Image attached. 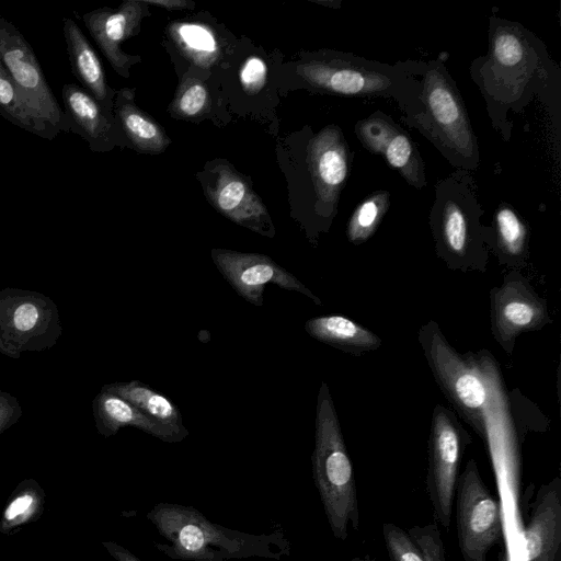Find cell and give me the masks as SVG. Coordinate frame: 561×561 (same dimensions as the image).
<instances>
[{"instance_id": "1", "label": "cell", "mask_w": 561, "mask_h": 561, "mask_svg": "<svg viewBox=\"0 0 561 561\" xmlns=\"http://www.w3.org/2000/svg\"><path fill=\"white\" fill-rule=\"evenodd\" d=\"M470 76L504 141L512 138L510 115L523 113L535 100L559 122L561 70L545 43L523 24L491 15L488 51L472 60Z\"/></svg>"}, {"instance_id": "2", "label": "cell", "mask_w": 561, "mask_h": 561, "mask_svg": "<svg viewBox=\"0 0 561 561\" xmlns=\"http://www.w3.org/2000/svg\"><path fill=\"white\" fill-rule=\"evenodd\" d=\"M146 517L167 540L154 542V548L173 560H280L289 556V540L280 526L271 534H248L211 523L193 506L174 503H158Z\"/></svg>"}, {"instance_id": "3", "label": "cell", "mask_w": 561, "mask_h": 561, "mask_svg": "<svg viewBox=\"0 0 561 561\" xmlns=\"http://www.w3.org/2000/svg\"><path fill=\"white\" fill-rule=\"evenodd\" d=\"M420 82L414 113L402 122L425 137L456 170L480 165L478 139L456 81L440 59L407 60Z\"/></svg>"}, {"instance_id": "4", "label": "cell", "mask_w": 561, "mask_h": 561, "mask_svg": "<svg viewBox=\"0 0 561 561\" xmlns=\"http://www.w3.org/2000/svg\"><path fill=\"white\" fill-rule=\"evenodd\" d=\"M296 73L310 88L329 94L390 99L401 115L414 113L417 106L420 82L407 60L390 65L352 53L320 50L297 64Z\"/></svg>"}, {"instance_id": "5", "label": "cell", "mask_w": 561, "mask_h": 561, "mask_svg": "<svg viewBox=\"0 0 561 561\" xmlns=\"http://www.w3.org/2000/svg\"><path fill=\"white\" fill-rule=\"evenodd\" d=\"M428 222L437 255L451 268L482 270L491 249V228L470 171L456 170L435 184Z\"/></svg>"}, {"instance_id": "6", "label": "cell", "mask_w": 561, "mask_h": 561, "mask_svg": "<svg viewBox=\"0 0 561 561\" xmlns=\"http://www.w3.org/2000/svg\"><path fill=\"white\" fill-rule=\"evenodd\" d=\"M312 476L335 538L345 540L348 526L359 528L357 492L341 425L325 382L318 392Z\"/></svg>"}, {"instance_id": "7", "label": "cell", "mask_w": 561, "mask_h": 561, "mask_svg": "<svg viewBox=\"0 0 561 561\" xmlns=\"http://www.w3.org/2000/svg\"><path fill=\"white\" fill-rule=\"evenodd\" d=\"M428 366L458 414L483 437L488 389L473 362L466 359L446 341L437 324L430 321L420 331Z\"/></svg>"}, {"instance_id": "8", "label": "cell", "mask_w": 561, "mask_h": 561, "mask_svg": "<svg viewBox=\"0 0 561 561\" xmlns=\"http://www.w3.org/2000/svg\"><path fill=\"white\" fill-rule=\"evenodd\" d=\"M0 62L15 83L39 137L53 140L68 133L65 113L50 90L31 45L21 32L0 16Z\"/></svg>"}, {"instance_id": "9", "label": "cell", "mask_w": 561, "mask_h": 561, "mask_svg": "<svg viewBox=\"0 0 561 561\" xmlns=\"http://www.w3.org/2000/svg\"><path fill=\"white\" fill-rule=\"evenodd\" d=\"M456 527L463 561H486L503 533L501 505L482 480L477 462L469 459L457 478Z\"/></svg>"}, {"instance_id": "10", "label": "cell", "mask_w": 561, "mask_h": 561, "mask_svg": "<svg viewBox=\"0 0 561 561\" xmlns=\"http://www.w3.org/2000/svg\"><path fill=\"white\" fill-rule=\"evenodd\" d=\"M353 162L343 130L334 124L312 135L306 146V165L312 192V213L322 227L332 224Z\"/></svg>"}, {"instance_id": "11", "label": "cell", "mask_w": 561, "mask_h": 561, "mask_svg": "<svg viewBox=\"0 0 561 561\" xmlns=\"http://www.w3.org/2000/svg\"><path fill=\"white\" fill-rule=\"evenodd\" d=\"M470 442L455 414L436 405L428 439L427 492L436 522L449 528L462 450Z\"/></svg>"}, {"instance_id": "12", "label": "cell", "mask_w": 561, "mask_h": 561, "mask_svg": "<svg viewBox=\"0 0 561 561\" xmlns=\"http://www.w3.org/2000/svg\"><path fill=\"white\" fill-rule=\"evenodd\" d=\"M209 203L231 221L264 237L275 228L262 199L242 174L226 161H213L199 173Z\"/></svg>"}, {"instance_id": "13", "label": "cell", "mask_w": 561, "mask_h": 561, "mask_svg": "<svg viewBox=\"0 0 561 561\" xmlns=\"http://www.w3.org/2000/svg\"><path fill=\"white\" fill-rule=\"evenodd\" d=\"M211 260L236 293L256 307L263 306V293L268 284L302 294L317 305L322 304L295 275L267 255L213 249Z\"/></svg>"}, {"instance_id": "14", "label": "cell", "mask_w": 561, "mask_h": 561, "mask_svg": "<svg viewBox=\"0 0 561 561\" xmlns=\"http://www.w3.org/2000/svg\"><path fill=\"white\" fill-rule=\"evenodd\" d=\"M56 322V309L45 297L20 290L0 293V350L7 354L43 346L44 336L51 341Z\"/></svg>"}, {"instance_id": "15", "label": "cell", "mask_w": 561, "mask_h": 561, "mask_svg": "<svg viewBox=\"0 0 561 561\" xmlns=\"http://www.w3.org/2000/svg\"><path fill=\"white\" fill-rule=\"evenodd\" d=\"M363 147L380 156L387 164L416 190L426 185L422 156L410 135L390 115L375 111L355 124Z\"/></svg>"}, {"instance_id": "16", "label": "cell", "mask_w": 561, "mask_h": 561, "mask_svg": "<svg viewBox=\"0 0 561 561\" xmlns=\"http://www.w3.org/2000/svg\"><path fill=\"white\" fill-rule=\"evenodd\" d=\"M492 332L496 341L512 352L524 332L540 330L550 322L547 305L519 275L506 277L492 295Z\"/></svg>"}, {"instance_id": "17", "label": "cell", "mask_w": 561, "mask_h": 561, "mask_svg": "<svg viewBox=\"0 0 561 561\" xmlns=\"http://www.w3.org/2000/svg\"><path fill=\"white\" fill-rule=\"evenodd\" d=\"M142 0H126L117 9L100 8L82 18L90 35L113 69L123 77L138 58L125 54L121 45L134 35L146 10Z\"/></svg>"}, {"instance_id": "18", "label": "cell", "mask_w": 561, "mask_h": 561, "mask_svg": "<svg viewBox=\"0 0 561 561\" xmlns=\"http://www.w3.org/2000/svg\"><path fill=\"white\" fill-rule=\"evenodd\" d=\"M527 561H558L561 543V482L541 485L525 526Z\"/></svg>"}, {"instance_id": "19", "label": "cell", "mask_w": 561, "mask_h": 561, "mask_svg": "<svg viewBox=\"0 0 561 561\" xmlns=\"http://www.w3.org/2000/svg\"><path fill=\"white\" fill-rule=\"evenodd\" d=\"M68 133L84 138L93 151L106 150L114 140V118L93 96L76 83L61 89Z\"/></svg>"}, {"instance_id": "20", "label": "cell", "mask_w": 561, "mask_h": 561, "mask_svg": "<svg viewBox=\"0 0 561 561\" xmlns=\"http://www.w3.org/2000/svg\"><path fill=\"white\" fill-rule=\"evenodd\" d=\"M93 413L99 433L106 437L115 435L123 427L131 426L165 443H180L184 439L154 423L124 398L103 389L93 401Z\"/></svg>"}, {"instance_id": "21", "label": "cell", "mask_w": 561, "mask_h": 561, "mask_svg": "<svg viewBox=\"0 0 561 561\" xmlns=\"http://www.w3.org/2000/svg\"><path fill=\"white\" fill-rule=\"evenodd\" d=\"M382 537L390 561H448L435 523L409 528L385 523Z\"/></svg>"}, {"instance_id": "22", "label": "cell", "mask_w": 561, "mask_h": 561, "mask_svg": "<svg viewBox=\"0 0 561 561\" xmlns=\"http://www.w3.org/2000/svg\"><path fill=\"white\" fill-rule=\"evenodd\" d=\"M62 31L71 72L82 84V89L108 111L112 91L98 55L72 19H64Z\"/></svg>"}, {"instance_id": "23", "label": "cell", "mask_w": 561, "mask_h": 561, "mask_svg": "<svg viewBox=\"0 0 561 561\" xmlns=\"http://www.w3.org/2000/svg\"><path fill=\"white\" fill-rule=\"evenodd\" d=\"M305 330L314 340L354 355L381 345L378 335L343 316L311 318L305 323Z\"/></svg>"}, {"instance_id": "24", "label": "cell", "mask_w": 561, "mask_h": 561, "mask_svg": "<svg viewBox=\"0 0 561 561\" xmlns=\"http://www.w3.org/2000/svg\"><path fill=\"white\" fill-rule=\"evenodd\" d=\"M102 389L124 398L158 425L183 438L187 437L188 431L183 424L179 408L171 399L147 383L139 380L118 381L105 385Z\"/></svg>"}, {"instance_id": "25", "label": "cell", "mask_w": 561, "mask_h": 561, "mask_svg": "<svg viewBox=\"0 0 561 561\" xmlns=\"http://www.w3.org/2000/svg\"><path fill=\"white\" fill-rule=\"evenodd\" d=\"M114 111L115 119L138 150L158 153L169 146L163 128L135 104L133 90L122 89L116 93Z\"/></svg>"}, {"instance_id": "26", "label": "cell", "mask_w": 561, "mask_h": 561, "mask_svg": "<svg viewBox=\"0 0 561 561\" xmlns=\"http://www.w3.org/2000/svg\"><path fill=\"white\" fill-rule=\"evenodd\" d=\"M491 228V249L504 262L526 259L529 227L520 214L507 202H501L494 213Z\"/></svg>"}, {"instance_id": "27", "label": "cell", "mask_w": 561, "mask_h": 561, "mask_svg": "<svg viewBox=\"0 0 561 561\" xmlns=\"http://www.w3.org/2000/svg\"><path fill=\"white\" fill-rule=\"evenodd\" d=\"M46 494L34 479L21 481L9 496L1 516L0 533L10 536L36 522L45 511Z\"/></svg>"}, {"instance_id": "28", "label": "cell", "mask_w": 561, "mask_h": 561, "mask_svg": "<svg viewBox=\"0 0 561 561\" xmlns=\"http://www.w3.org/2000/svg\"><path fill=\"white\" fill-rule=\"evenodd\" d=\"M169 34L179 50L201 68L211 67L220 54L214 31L196 22H174L169 25Z\"/></svg>"}, {"instance_id": "29", "label": "cell", "mask_w": 561, "mask_h": 561, "mask_svg": "<svg viewBox=\"0 0 561 561\" xmlns=\"http://www.w3.org/2000/svg\"><path fill=\"white\" fill-rule=\"evenodd\" d=\"M390 205V193L378 190L363 198L351 215L346 236L353 244L366 242L376 232Z\"/></svg>"}, {"instance_id": "30", "label": "cell", "mask_w": 561, "mask_h": 561, "mask_svg": "<svg viewBox=\"0 0 561 561\" xmlns=\"http://www.w3.org/2000/svg\"><path fill=\"white\" fill-rule=\"evenodd\" d=\"M0 114L13 125L25 129L36 136H39L38 127L28 113L23 99L0 62Z\"/></svg>"}, {"instance_id": "31", "label": "cell", "mask_w": 561, "mask_h": 561, "mask_svg": "<svg viewBox=\"0 0 561 561\" xmlns=\"http://www.w3.org/2000/svg\"><path fill=\"white\" fill-rule=\"evenodd\" d=\"M209 107L208 89L203 81L196 78H184L179 84L171 112L182 118L197 117Z\"/></svg>"}, {"instance_id": "32", "label": "cell", "mask_w": 561, "mask_h": 561, "mask_svg": "<svg viewBox=\"0 0 561 561\" xmlns=\"http://www.w3.org/2000/svg\"><path fill=\"white\" fill-rule=\"evenodd\" d=\"M239 77L242 89L248 94H256L266 83L267 67L262 58L251 56L243 62Z\"/></svg>"}, {"instance_id": "33", "label": "cell", "mask_w": 561, "mask_h": 561, "mask_svg": "<svg viewBox=\"0 0 561 561\" xmlns=\"http://www.w3.org/2000/svg\"><path fill=\"white\" fill-rule=\"evenodd\" d=\"M20 414L19 404L14 398L0 392V433L9 427Z\"/></svg>"}, {"instance_id": "34", "label": "cell", "mask_w": 561, "mask_h": 561, "mask_svg": "<svg viewBox=\"0 0 561 561\" xmlns=\"http://www.w3.org/2000/svg\"><path fill=\"white\" fill-rule=\"evenodd\" d=\"M102 546L116 561H142L128 549L113 541H103Z\"/></svg>"}, {"instance_id": "35", "label": "cell", "mask_w": 561, "mask_h": 561, "mask_svg": "<svg viewBox=\"0 0 561 561\" xmlns=\"http://www.w3.org/2000/svg\"><path fill=\"white\" fill-rule=\"evenodd\" d=\"M145 4L163 7L167 10H184L194 5L193 2L185 0H142Z\"/></svg>"}, {"instance_id": "36", "label": "cell", "mask_w": 561, "mask_h": 561, "mask_svg": "<svg viewBox=\"0 0 561 561\" xmlns=\"http://www.w3.org/2000/svg\"><path fill=\"white\" fill-rule=\"evenodd\" d=\"M353 561H370V558H369V556H365L363 558H355V559H353Z\"/></svg>"}]
</instances>
